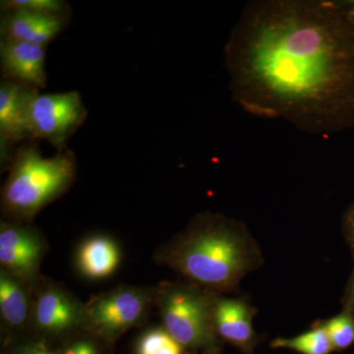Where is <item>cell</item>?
Instances as JSON below:
<instances>
[{
  "mask_svg": "<svg viewBox=\"0 0 354 354\" xmlns=\"http://www.w3.org/2000/svg\"><path fill=\"white\" fill-rule=\"evenodd\" d=\"M225 64L232 100L309 134L354 128V11L327 0H255L237 21Z\"/></svg>",
  "mask_w": 354,
  "mask_h": 354,
  "instance_id": "6da1fadb",
  "label": "cell"
},
{
  "mask_svg": "<svg viewBox=\"0 0 354 354\" xmlns=\"http://www.w3.org/2000/svg\"><path fill=\"white\" fill-rule=\"evenodd\" d=\"M153 259L183 281L218 295L239 290L242 279L265 264L246 225L213 212L193 216L184 230L156 249Z\"/></svg>",
  "mask_w": 354,
  "mask_h": 354,
  "instance_id": "7a4b0ae2",
  "label": "cell"
},
{
  "mask_svg": "<svg viewBox=\"0 0 354 354\" xmlns=\"http://www.w3.org/2000/svg\"><path fill=\"white\" fill-rule=\"evenodd\" d=\"M76 174V157L71 151L44 157L38 145L25 144L14 153L2 186L3 220L32 223L41 209L68 191Z\"/></svg>",
  "mask_w": 354,
  "mask_h": 354,
  "instance_id": "3957f363",
  "label": "cell"
},
{
  "mask_svg": "<svg viewBox=\"0 0 354 354\" xmlns=\"http://www.w3.org/2000/svg\"><path fill=\"white\" fill-rule=\"evenodd\" d=\"M216 295L183 279L156 286L162 326L185 351H221V341L214 325Z\"/></svg>",
  "mask_w": 354,
  "mask_h": 354,
  "instance_id": "277c9868",
  "label": "cell"
},
{
  "mask_svg": "<svg viewBox=\"0 0 354 354\" xmlns=\"http://www.w3.org/2000/svg\"><path fill=\"white\" fill-rule=\"evenodd\" d=\"M153 306L156 286H115L86 302L85 333L102 341L114 342L127 330L145 324Z\"/></svg>",
  "mask_w": 354,
  "mask_h": 354,
  "instance_id": "5b68a950",
  "label": "cell"
},
{
  "mask_svg": "<svg viewBox=\"0 0 354 354\" xmlns=\"http://www.w3.org/2000/svg\"><path fill=\"white\" fill-rule=\"evenodd\" d=\"M86 302L62 283L41 277L34 288L32 335L48 339H66L85 333Z\"/></svg>",
  "mask_w": 354,
  "mask_h": 354,
  "instance_id": "8992f818",
  "label": "cell"
},
{
  "mask_svg": "<svg viewBox=\"0 0 354 354\" xmlns=\"http://www.w3.org/2000/svg\"><path fill=\"white\" fill-rule=\"evenodd\" d=\"M88 111L76 91L55 94H32L28 109L30 139H43L58 151L85 122Z\"/></svg>",
  "mask_w": 354,
  "mask_h": 354,
  "instance_id": "52a82bcc",
  "label": "cell"
},
{
  "mask_svg": "<svg viewBox=\"0 0 354 354\" xmlns=\"http://www.w3.org/2000/svg\"><path fill=\"white\" fill-rule=\"evenodd\" d=\"M50 246L44 232L32 223H0V269L35 288L43 274L41 265Z\"/></svg>",
  "mask_w": 354,
  "mask_h": 354,
  "instance_id": "ba28073f",
  "label": "cell"
},
{
  "mask_svg": "<svg viewBox=\"0 0 354 354\" xmlns=\"http://www.w3.org/2000/svg\"><path fill=\"white\" fill-rule=\"evenodd\" d=\"M258 310L246 298L228 297L216 293L214 300V325L221 342H227L242 354H255L262 335L254 330Z\"/></svg>",
  "mask_w": 354,
  "mask_h": 354,
  "instance_id": "9c48e42d",
  "label": "cell"
},
{
  "mask_svg": "<svg viewBox=\"0 0 354 354\" xmlns=\"http://www.w3.org/2000/svg\"><path fill=\"white\" fill-rule=\"evenodd\" d=\"M38 88L13 81L0 84V146L1 162L10 165L11 147L30 139L28 109L32 94Z\"/></svg>",
  "mask_w": 354,
  "mask_h": 354,
  "instance_id": "30bf717a",
  "label": "cell"
},
{
  "mask_svg": "<svg viewBox=\"0 0 354 354\" xmlns=\"http://www.w3.org/2000/svg\"><path fill=\"white\" fill-rule=\"evenodd\" d=\"M46 46L1 39L0 64L4 80L35 88L46 87Z\"/></svg>",
  "mask_w": 354,
  "mask_h": 354,
  "instance_id": "8fae6325",
  "label": "cell"
},
{
  "mask_svg": "<svg viewBox=\"0 0 354 354\" xmlns=\"http://www.w3.org/2000/svg\"><path fill=\"white\" fill-rule=\"evenodd\" d=\"M122 260L121 247L114 237L95 234L85 237L77 245L74 266L82 278L101 281L111 278L118 271Z\"/></svg>",
  "mask_w": 354,
  "mask_h": 354,
  "instance_id": "7c38bea8",
  "label": "cell"
},
{
  "mask_svg": "<svg viewBox=\"0 0 354 354\" xmlns=\"http://www.w3.org/2000/svg\"><path fill=\"white\" fill-rule=\"evenodd\" d=\"M34 288L0 269V322L11 335L32 334Z\"/></svg>",
  "mask_w": 354,
  "mask_h": 354,
  "instance_id": "4fadbf2b",
  "label": "cell"
},
{
  "mask_svg": "<svg viewBox=\"0 0 354 354\" xmlns=\"http://www.w3.org/2000/svg\"><path fill=\"white\" fill-rule=\"evenodd\" d=\"M67 16L44 15L27 10L4 11L1 39L46 46L67 26Z\"/></svg>",
  "mask_w": 354,
  "mask_h": 354,
  "instance_id": "5bb4252c",
  "label": "cell"
},
{
  "mask_svg": "<svg viewBox=\"0 0 354 354\" xmlns=\"http://www.w3.org/2000/svg\"><path fill=\"white\" fill-rule=\"evenodd\" d=\"M270 346L274 349H290L299 354H330L334 351L327 332L318 323L297 337H277Z\"/></svg>",
  "mask_w": 354,
  "mask_h": 354,
  "instance_id": "9a60e30c",
  "label": "cell"
},
{
  "mask_svg": "<svg viewBox=\"0 0 354 354\" xmlns=\"http://www.w3.org/2000/svg\"><path fill=\"white\" fill-rule=\"evenodd\" d=\"M185 348L162 325L146 330L137 342V354H183Z\"/></svg>",
  "mask_w": 354,
  "mask_h": 354,
  "instance_id": "2e32d148",
  "label": "cell"
},
{
  "mask_svg": "<svg viewBox=\"0 0 354 354\" xmlns=\"http://www.w3.org/2000/svg\"><path fill=\"white\" fill-rule=\"evenodd\" d=\"M317 323L327 332L334 351H344L354 344V318L348 311Z\"/></svg>",
  "mask_w": 354,
  "mask_h": 354,
  "instance_id": "e0dca14e",
  "label": "cell"
},
{
  "mask_svg": "<svg viewBox=\"0 0 354 354\" xmlns=\"http://www.w3.org/2000/svg\"><path fill=\"white\" fill-rule=\"evenodd\" d=\"M2 12L9 10H27L44 15L67 16L68 4L62 0H6L1 1Z\"/></svg>",
  "mask_w": 354,
  "mask_h": 354,
  "instance_id": "ac0fdd59",
  "label": "cell"
},
{
  "mask_svg": "<svg viewBox=\"0 0 354 354\" xmlns=\"http://www.w3.org/2000/svg\"><path fill=\"white\" fill-rule=\"evenodd\" d=\"M62 354H100L99 344L93 335L83 333L81 337L65 344Z\"/></svg>",
  "mask_w": 354,
  "mask_h": 354,
  "instance_id": "d6986e66",
  "label": "cell"
},
{
  "mask_svg": "<svg viewBox=\"0 0 354 354\" xmlns=\"http://www.w3.org/2000/svg\"><path fill=\"white\" fill-rule=\"evenodd\" d=\"M8 354H62L60 351L53 349L48 342L35 337L32 341L22 342L15 348L11 349Z\"/></svg>",
  "mask_w": 354,
  "mask_h": 354,
  "instance_id": "ffe728a7",
  "label": "cell"
},
{
  "mask_svg": "<svg viewBox=\"0 0 354 354\" xmlns=\"http://www.w3.org/2000/svg\"><path fill=\"white\" fill-rule=\"evenodd\" d=\"M344 228H346V236L354 246V207L346 214L344 218Z\"/></svg>",
  "mask_w": 354,
  "mask_h": 354,
  "instance_id": "44dd1931",
  "label": "cell"
},
{
  "mask_svg": "<svg viewBox=\"0 0 354 354\" xmlns=\"http://www.w3.org/2000/svg\"><path fill=\"white\" fill-rule=\"evenodd\" d=\"M349 300L354 306V277L353 281H351V288H349Z\"/></svg>",
  "mask_w": 354,
  "mask_h": 354,
  "instance_id": "7402d4cb",
  "label": "cell"
},
{
  "mask_svg": "<svg viewBox=\"0 0 354 354\" xmlns=\"http://www.w3.org/2000/svg\"><path fill=\"white\" fill-rule=\"evenodd\" d=\"M205 354H221V351H213V353H208Z\"/></svg>",
  "mask_w": 354,
  "mask_h": 354,
  "instance_id": "603a6c76",
  "label": "cell"
}]
</instances>
